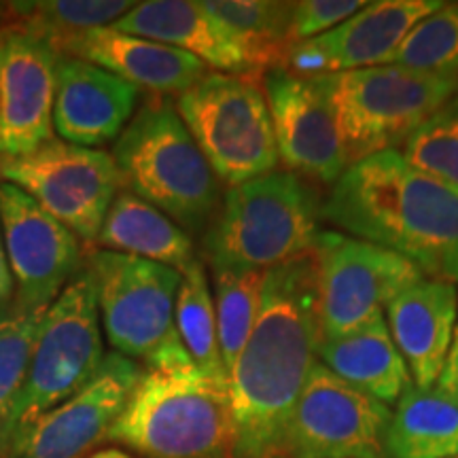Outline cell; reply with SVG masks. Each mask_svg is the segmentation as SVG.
<instances>
[{
    "mask_svg": "<svg viewBox=\"0 0 458 458\" xmlns=\"http://www.w3.org/2000/svg\"><path fill=\"white\" fill-rule=\"evenodd\" d=\"M11 17H17L21 30L47 38L57 45L72 34L113 26L136 7L130 0H34V3H7Z\"/></svg>",
    "mask_w": 458,
    "mask_h": 458,
    "instance_id": "27",
    "label": "cell"
},
{
    "mask_svg": "<svg viewBox=\"0 0 458 458\" xmlns=\"http://www.w3.org/2000/svg\"><path fill=\"white\" fill-rule=\"evenodd\" d=\"M385 320L418 388H433L448 359L458 320V289L422 278L388 303Z\"/></svg>",
    "mask_w": 458,
    "mask_h": 458,
    "instance_id": "20",
    "label": "cell"
},
{
    "mask_svg": "<svg viewBox=\"0 0 458 458\" xmlns=\"http://www.w3.org/2000/svg\"><path fill=\"white\" fill-rule=\"evenodd\" d=\"M312 79L335 114L351 165L405 147L418 128L458 94V77L394 64Z\"/></svg>",
    "mask_w": 458,
    "mask_h": 458,
    "instance_id": "6",
    "label": "cell"
},
{
    "mask_svg": "<svg viewBox=\"0 0 458 458\" xmlns=\"http://www.w3.org/2000/svg\"><path fill=\"white\" fill-rule=\"evenodd\" d=\"M142 369L123 354L111 352L98 374L77 394L11 433L0 444V458H77L122 414Z\"/></svg>",
    "mask_w": 458,
    "mask_h": 458,
    "instance_id": "13",
    "label": "cell"
},
{
    "mask_svg": "<svg viewBox=\"0 0 458 458\" xmlns=\"http://www.w3.org/2000/svg\"><path fill=\"white\" fill-rule=\"evenodd\" d=\"M49 308L13 306L0 318V425L7 420L17 394L24 386L37 344L38 329Z\"/></svg>",
    "mask_w": 458,
    "mask_h": 458,
    "instance_id": "30",
    "label": "cell"
},
{
    "mask_svg": "<svg viewBox=\"0 0 458 458\" xmlns=\"http://www.w3.org/2000/svg\"><path fill=\"white\" fill-rule=\"evenodd\" d=\"M89 458H131L128 452L117 450V448H108V450H100L96 454H91Z\"/></svg>",
    "mask_w": 458,
    "mask_h": 458,
    "instance_id": "35",
    "label": "cell"
},
{
    "mask_svg": "<svg viewBox=\"0 0 458 458\" xmlns=\"http://www.w3.org/2000/svg\"><path fill=\"white\" fill-rule=\"evenodd\" d=\"M452 458H458V456H452Z\"/></svg>",
    "mask_w": 458,
    "mask_h": 458,
    "instance_id": "37",
    "label": "cell"
},
{
    "mask_svg": "<svg viewBox=\"0 0 458 458\" xmlns=\"http://www.w3.org/2000/svg\"><path fill=\"white\" fill-rule=\"evenodd\" d=\"M437 386L444 388L452 394L458 397V320H456V329H454V337H452V346L448 352V359H445L444 371L439 376Z\"/></svg>",
    "mask_w": 458,
    "mask_h": 458,
    "instance_id": "34",
    "label": "cell"
},
{
    "mask_svg": "<svg viewBox=\"0 0 458 458\" xmlns=\"http://www.w3.org/2000/svg\"><path fill=\"white\" fill-rule=\"evenodd\" d=\"M318 360L337 377L382 403H397L411 376L385 318L351 334L320 340Z\"/></svg>",
    "mask_w": 458,
    "mask_h": 458,
    "instance_id": "22",
    "label": "cell"
},
{
    "mask_svg": "<svg viewBox=\"0 0 458 458\" xmlns=\"http://www.w3.org/2000/svg\"><path fill=\"white\" fill-rule=\"evenodd\" d=\"M266 272H213L221 357L227 374L249 342L261 308Z\"/></svg>",
    "mask_w": 458,
    "mask_h": 458,
    "instance_id": "28",
    "label": "cell"
},
{
    "mask_svg": "<svg viewBox=\"0 0 458 458\" xmlns=\"http://www.w3.org/2000/svg\"><path fill=\"white\" fill-rule=\"evenodd\" d=\"M47 38L9 26L0 32V157H21L54 140L57 64Z\"/></svg>",
    "mask_w": 458,
    "mask_h": 458,
    "instance_id": "15",
    "label": "cell"
},
{
    "mask_svg": "<svg viewBox=\"0 0 458 458\" xmlns=\"http://www.w3.org/2000/svg\"><path fill=\"white\" fill-rule=\"evenodd\" d=\"M0 179L20 187L77 238L98 240L122 185L111 153L49 140L21 157H0Z\"/></svg>",
    "mask_w": 458,
    "mask_h": 458,
    "instance_id": "11",
    "label": "cell"
},
{
    "mask_svg": "<svg viewBox=\"0 0 458 458\" xmlns=\"http://www.w3.org/2000/svg\"><path fill=\"white\" fill-rule=\"evenodd\" d=\"M174 323L189 357L206 377L229 386V374L221 357L215 300L204 266L198 259L181 272L174 303Z\"/></svg>",
    "mask_w": 458,
    "mask_h": 458,
    "instance_id": "26",
    "label": "cell"
},
{
    "mask_svg": "<svg viewBox=\"0 0 458 458\" xmlns=\"http://www.w3.org/2000/svg\"><path fill=\"white\" fill-rule=\"evenodd\" d=\"M365 4L368 3L363 0H301V3H293L289 43L310 41V38L334 30Z\"/></svg>",
    "mask_w": 458,
    "mask_h": 458,
    "instance_id": "32",
    "label": "cell"
},
{
    "mask_svg": "<svg viewBox=\"0 0 458 458\" xmlns=\"http://www.w3.org/2000/svg\"><path fill=\"white\" fill-rule=\"evenodd\" d=\"M176 111L225 185L276 172L280 157L270 106L253 79L208 72L179 96Z\"/></svg>",
    "mask_w": 458,
    "mask_h": 458,
    "instance_id": "9",
    "label": "cell"
},
{
    "mask_svg": "<svg viewBox=\"0 0 458 458\" xmlns=\"http://www.w3.org/2000/svg\"><path fill=\"white\" fill-rule=\"evenodd\" d=\"M0 232L13 274L15 306L49 308L79 272L77 236L11 182H0Z\"/></svg>",
    "mask_w": 458,
    "mask_h": 458,
    "instance_id": "14",
    "label": "cell"
},
{
    "mask_svg": "<svg viewBox=\"0 0 458 458\" xmlns=\"http://www.w3.org/2000/svg\"><path fill=\"white\" fill-rule=\"evenodd\" d=\"M114 30L187 51L206 66L225 74H255L242 43L204 9L202 0H148L136 3Z\"/></svg>",
    "mask_w": 458,
    "mask_h": 458,
    "instance_id": "21",
    "label": "cell"
},
{
    "mask_svg": "<svg viewBox=\"0 0 458 458\" xmlns=\"http://www.w3.org/2000/svg\"><path fill=\"white\" fill-rule=\"evenodd\" d=\"M388 458L458 456V397L435 385L405 388L386 431Z\"/></svg>",
    "mask_w": 458,
    "mask_h": 458,
    "instance_id": "24",
    "label": "cell"
},
{
    "mask_svg": "<svg viewBox=\"0 0 458 458\" xmlns=\"http://www.w3.org/2000/svg\"><path fill=\"white\" fill-rule=\"evenodd\" d=\"M391 64L437 77H458V3H444L422 17L401 41Z\"/></svg>",
    "mask_w": 458,
    "mask_h": 458,
    "instance_id": "29",
    "label": "cell"
},
{
    "mask_svg": "<svg viewBox=\"0 0 458 458\" xmlns=\"http://www.w3.org/2000/svg\"><path fill=\"white\" fill-rule=\"evenodd\" d=\"M11 20V13H9V7L7 3H0V32L4 30V24Z\"/></svg>",
    "mask_w": 458,
    "mask_h": 458,
    "instance_id": "36",
    "label": "cell"
},
{
    "mask_svg": "<svg viewBox=\"0 0 458 458\" xmlns=\"http://www.w3.org/2000/svg\"><path fill=\"white\" fill-rule=\"evenodd\" d=\"M442 4V0L368 3L334 30L291 45L283 68L301 77H318L391 64L411 28Z\"/></svg>",
    "mask_w": 458,
    "mask_h": 458,
    "instance_id": "17",
    "label": "cell"
},
{
    "mask_svg": "<svg viewBox=\"0 0 458 458\" xmlns=\"http://www.w3.org/2000/svg\"><path fill=\"white\" fill-rule=\"evenodd\" d=\"M401 153L414 168L458 189V94L418 128Z\"/></svg>",
    "mask_w": 458,
    "mask_h": 458,
    "instance_id": "31",
    "label": "cell"
},
{
    "mask_svg": "<svg viewBox=\"0 0 458 458\" xmlns=\"http://www.w3.org/2000/svg\"><path fill=\"white\" fill-rule=\"evenodd\" d=\"M15 306V283L11 274L7 253H4L3 232H0V318H4Z\"/></svg>",
    "mask_w": 458,
    "mask_h": 458,
    "instance_id": "33",
    "label": "cell"
},
{
    "mask_svg": "<svg viewBox=\"0 0 458 458\" xmlns=\"http://www.w3.org/2000/svg\"><path fill=\"white\" fill-rule=\"evenodd\" d=\"M323 219L458 286V189L414 168L399 148L352 164L331 187Z\"/></svg>",
    "mask_w": 458,
    "mask_h": 458,
    "instance_id": "2",
    "label": "cell"
},
{
    "mask_svg": "<svg viewBox=\"0 0 458 458\" xmlns=\"http://www.w3.org/2000/svg\"><path fill=\"white\" fill-rule=\"evenodd\" d=\"M386 403L312 365L284 439V458H388Z\"/></svg>",
    "mask_w": 458,
    "mask_h": 458,
    "instance_id": "12",
    "label": "cell"
},
{
    "mask_svg": "<svg viewBox=\"0 0 458 458\" xmlns=\"http://www.w3.org/2000/svg\"><path fill=\"white\" fill-rule=\"evenodd\" d=\"M278 157L289 172L334 187L351 168L342 131L312 77L270 68L263 79Z\"/></svg>",
    "mask_w": 458,
    "mask_h": 458,
    "instance_id": "16",
    "label": "cell"
},
{
    "mask_svg": "<svg viewBox=\"0 0 458 458\" xmlns=\"http://www.w3.org/2000/svg\"><path fill=\"white\" fill-rule=\"evenodd\" d=\"M105 357L96 283L83 267L45 314L24 386L0 425V444L81 391Z\"/></svg>",
    "mask_w": 458,
    "mask_h": 458,
    "instance_id": "8",
    "label": "cell"
},
{
    "mask_svg": "<svg viewBox=\"0 0 458 458\" xmlns=\"http://www.w3.org/2000/svg\"><path fill=\"white\" fill-rule=\"evenodd\" d=\"M140 89L105 68L62 55L57 64L54 130L68 145L94 148L125 130Z\"/></svg>",
    "mask_w": 458,
    "mask_h": 458,
    "instance_id": "18",
    "label": "cell"
},
{
    "mask_svg": "<svg viewBox=\"0 0 458 458\" xmlns=\"http://www.w3.org/2000/svg\"><path fill=\"white\" fill-rule=\"evenodd\" d=\"M323 340L346 335L385 318L394 297L427 278L393 250L342 232H323L312 249Z\"/></svg>",
    "mask_w": 458,
    "mask_h": 458,
    "instance_id": "10",
    "label": "cell"
},
{
    "mask_svg": "<svg viewBox=\"0 0 458 458\" xmlns=\"http://www.w3.org/2000/svg\"><path fill=\"white\" fill-rule=\"evenodd\" d=\"M96 242L105 250L140 257L179 272L196 261V250L185 229L130 189L114 196Z\"/></svg>",
    "mask_w": 458,
    "mask_h": 458,
    "instance_id": "23",
    "label": "cell"
},
{
    "mask_svg": "<svg viewBox=\"0 0 458 458\" xmlns=\"http://www.w3.org/2000/svg\"><path fill=\"white\" fill-rule=\"evenodd\" d=\"M122 182L176 225L199 232L219 204V181L176 105L157 98L142 105L113 145Z\"/></svg>",
    "mask_w": 458,
    "mask_h": 458,
    "instance_id": "5",
    "label": "cell"
},
{
    "mask_svg": "<svg viewBox=\"0 0 458 458\" xmlns=\"http://www.w3.org/2000/svg\"><path fill=\"white\" fill-rule=\"evenodd\" d=\"M105 439L147 458H232L229 386L198 368L142 371Z\"/></svg>",
    "mask_w": 458,
    "mask_h": 458,
    "instance_id": "4",
    "label": "cell"
},
{
    "mask_svg": "<svg viewBox=\"0 0 458 458\" xmlns=\"http://www.w3.org/2000/svg\"><path fill=\"white\" fill-rule=\"evenodd\" d=\"M85 267L94 276L113 352L145 360L148 369L196 368L174 323L179 270L105 249L91 253Z\"/></svg>",
    "mask_w": 458,
    "mask_h": 458,
    "instance_id": "7",
    "label": "cell"
},
{
    "mask_svg": "<svg viewBox=\"0 0 458 458\" xmlns=\"http://www.w3.org/2000/svg\"><path fill=\"white\" fill-rule=\"evenodd\" d=\"M318 193L293 172H270L229 187L206 233L213 272H267L312 253L320 233Z\"/></svg>",
    "mask_w": 458,
    "mask_h": 458,
    "instance_id": "3",
    "label": "cell"
},
{
    "mask_svg": "<svg viewBox=\"0 0 458 458\" xmlns=\"http://www.w3.org/2000/svg\"><path fill=\"white\" fill-rule=\"evenodd\" d=\"M202 4L242 43L255 72L272 64H284V55L291 47L289 28L293 3L202 0Z\"/></svg>",
    "mask_w": 458,
    "mask_h": 458,
    "instance_id": "25",
    "label": "cell"
},
{
    "mask_svg": "<svg viewBox=\"0 0 458 458\" xmlns=\"http://www.w3.org/2000/svg\"><path fill=\"white\" fill-rule=\"evenodd\" d=\"M317 267L310 255L263 276L259 317L229 371L233 416L232 458H284L297 399L318 360Z\"/></svg>",
    "mask_w": 458,
    "mask_h": 458,
    "instance_id": "1",
    "label": "cell"
},
{
    "mask_svg": "<svg viewBox=\"0 0 458 458\" xmlns=\"http://www.w3.org/2000/svg\"><path fill=\"white\" fill-rule=\"evenodd\" d=\"M55 49L157 96L185 94L208 74L204 62L187 51L119 32L113 26L72 34L57 43Z\"/></svg>",
    "mask_w": 458,
    "mask_h": 458,
    "instance_id": "19",
    "label": "cell"
}]
</instances>
